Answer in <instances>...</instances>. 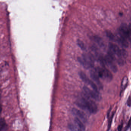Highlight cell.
Masks as SVG:
<instances>
[{
	"label": "cell",
	"mask_w": 131,
	"mask_h": 131,
	"mask_svg": "<svg viewBox=\"0 0 131 131\" xmlns=\"http://www.w3.org/2000/svg\"><path fill=\"white\" fill-rule=\"evenodd\" d=\"M95 70L99 78L107 82H110L112 80V74L105 67H97Z\"/></svg>",
	"instance_id": "obj_3"
},
{
	"label": "cell",
	"mask_w": 131,
	"mask_h": 131,
	"mask_svg": "<svg viewBox=\"0 0 131 131\" xmlns=\"http://www.w3.org/2000/svg\"><path fill=\"white\" fill-rule=\"evenodd\" d=\"M106 36L110 40L112 41L116 40V39L115 36L112 33L109 31H106Z\"/></svg>",
	"instance_id": "obj_15"
},
{
	"label": "cell",
	"mask_w": 131,
	"mask_h": 131,
	"mask_svg": "<svg viewBox=\"0 0 131 131\" xmlns=\"http://www.w3.org/2000/svg\"><path fill=\"white\" fill-rule=\"evenodd\" d=\"M72 113L74 116H77V117L80 120H82L83 122H87L86 116L83 112L77 108H73L72 109Z\"/></svg>",
	"instance_id": "obj_9"
},
{
	"label": "cell",
	"mask_w": 131,
	"mask_h": 131,
	"mask_svg": "<svg viewBox=\"0 0 131 131\" xmlns=\"http://www.w3.org/2000/svg\"><path fill=\"white\" fill-rule=\"evenodd\" d=\"M90 76L92 79V80L97 85L98 88L100 89L103 88V85L101 82L100 81V78L98 76V74H97L95 69L91 70L90 72Z\"/></svg>",
	"instance_id": "obj_8"
},
{
	"label": "cell",
	"mask_w": 131,
	"mask_h": 131,
	"mask_svg": "<svg viewBox=\"0 0 131 131\" xmlns=\"http://www.w3.org/2000/svg\"><path fill=\"white\" fill-rule=\"evenodd\" d=\"M128 27H129V29H130V33H131V24H130V25H128Z\"/></svg>",
	"instance_id": "obj_25"
},
{
	"label": "cell",
	"mask_w": 131,
	"mask_h": 131,
	"mask_svg": "<svg viewBox=\"0 0 131 131\" xmlns=\"http://www.w3.org/2000/svg\"><path fill=\"white\" fill-rule=\"evenodd\" d=\"M5 124H6V123H5V119H3V118H0V127L3 126Z\"/></svg>",
	"instance_id": "obj_20"
},
{
	"label": "cell",
	"mask_w": 131,
	"mask_h": 131,
	"mask_svg": "<svg viewBox=\"0 0 131 131\" xmlns=\"http://www.w3.org/2000/svg\"><path fill=\"white\" fill-rule=\"evenodd\" d=\"M8 128V127L6 124L3 126L0 127V131H7Z\"/></svg>",
	"instance_id": "obj_19"
},
{
	"label": "cell",
	"mask_w": 131,
	"mask_h": 131,
	"mask_svg": "<svg viewBox=\"0 0 131 131\" xmlns=\"http://www.w3.org/2000/svg\"><path fill=\"white\" fill-rule=\"evenodd\" d=\"M128 78L127 76H125L122 80L121 85V93L122 92L128 85Z\"/></svg>",
	"instance_id": "obj_13"
},
{
	"label": "cell",
	"mask_w": 131,
	"mask_h": 131,
	"mask_svg": "<svg viewBox=\"0 0 131 131\" xmlns=\"http://www.w3.org/2000/svg\"><path fill=\"white\" fill-rule=\"evenodd\" d=\"M68 128L71 131H82L76 125L72 123L69 124Z\"/></svg>",
	"instance_id": "obj_14"
},
{
	"label": "cell",
	"mask_w": 131,
	"mask_h": 131,
	"mask_svg": "<svg viewBox=\"0 0 131 131\" xmlns=\"http://www.w3.org/2000/svg\"><path fill=\"white\" fill-rule=\"evenodd\" d=\"M127 105L129 107H131V97L130 96L128 98L127 101Z\"/></svg>",
	"instance_id": "obj_22"
},
{
	"label": "cell",
	"mask_w": 131,
	"mask_h": 131,
	"mask_svg": "<svg viewBox=\"0 0 131 131\" xmlns=\"http://www.w3.org/2000/svg\"><path fill=\"white\" fill-rule=\"evenodd\" d=\"M93 39L95 42L97 44L99 47L103 49L105 48L106 46L104 40L101 39V38L97 36H95L93 37Z\"/></svg>",
	"instance_id": "obj_10"
},
{
	"label": "cell",
	"mask_w": 131,
	"mask_h": 131,
	"mask_svg": "<svg viewBox=\"0 0 131 131\" xmlns=\"http://www.w3.org/2000/svg\"><path fill=\"white\" fill-rule=\"evenodd\" d=\"M131 125V117L130 118V119L129 120V122H128V124H127V126L126 127V128H125V131H127L128 130V128L130 127V126Z\"/></svg>",
	"instance_id": "obj_21"
},
{
	"label": "cell",
	"mask_w": 131,
	"mask_h": 131,
	"mask_svg": "<svg viewBox=\"0 0 131 131\" xmlns=\"http://www.w3.org/2000/svg\"><path fill=\"white\" fill-rule=\"evenodd\" d=\"M83 89L84 94L91 99L97 101H100L102 99V96L99 92L91 89L85 86H84Z\"/></svg>",
	"instance_id": "obj_4"
},
{
	"label": "cell",
	"mask_w": 131,
	"mask_h": 131,
	"mask_svg": "<svg viewBox=\"0 0 131 131\" xmlns=\"http://www.w3.org/2000/svg\"><path fill=\"white\" fill-rule=\"evenodd\" d=\"M116 40L121 46L124 48H127L129 46V43L126 39L119 36V37L116 38Z\"/></svg>",
	"instance_id": "obj_11"
},
{
	"label": "cell",
	"mask_w": 131,
	"mask_h": 131,
	"mask_svg": "<svg viewBox=\"0 0 131 131\" xmlns=\"http://www.w3.org/2000/svg\"><path fill=\"white\" fill-rule=\"evenodd\" d=\"M2 111V107L1 105H0V115H1Z\"/></svg>",
	"instance_id": "obj_24"
},
{
	"label": "cell",
	"mask_w": 131,
	"mask_h": 131,
	"mask_svg": "<svg viewBox=\"0 0 131 131\" xmlns=\"http://www.w3.org/2000/svg\"><path fill=\"white\" fill-rule=\"evenodd\" d=\"M79 76L81 80L85 83L87 84L91 87L92 89L94 91H99L98 87L92 80H91L87 76L85 73L82 71H80L79 73Z\"/></svg>",
	"instance_id": "obj_5"
},
{
	"label": "cell",
	"mask_w": 131,
	"mask_h": 131,
	"mask_svg": "<svg viewBox=\"0 0 131 131\" xmlns=\"http://www.w3.org/2000/svg\"><path fill=\"white\" fill-rule=\"evenodd\" d=\"M121 53H122V56L123 58H126L128 56V52L122 49L121 50Z\"/></svg>",
	"instance_id": "obj_18"
},
{
	"label": "cell",
	"mask_w": 131,
	"mask_h": 131,
	"mask_svg": "<svg viewBox=\"0 0 131 131\" xmlns=\"http://www.w3.org/2000/svg\"><path fill=\"white\" fill-rule=\"evenodd\" d=\"M109 50L113 53L116 56H117V58L122 57L121 50L119 47L115 44L112 43H110L108 44Z\"/></svg>",
	"instance_id": "obj_7"
},
{
	"label": "cell",
	"mask_w": 131,
	"mask_h": 131,
	"mask_svg": "<svg viewBox=\"0 0 131 131\" xmlns=\"http://www.w3.org/2000/svg\"><path fill=\"white\" fill-rule=\"evenodd\" d=\"M123 124L122 123L120 125H119V126L118 127L117 129L118 131H122V129L123 128Z\"/></svg>",
	"instance_id": "obj_23"
},
{
	"label": "cell",
	"mask_w": 131,
	"mask_h": 131,
	"mask_svg": "<svg viewBox=\"0 0 131 131\" xmlns=\"http://www.w3.org/2000/svg\"><path fill=\"white\" fill-rule=\"evenodd\" d=\"M104 59L106 65L108 66L113 73H116L118 70L116 64L115 63V61L110 57L108 54L106 55L105 56Z\"/></svg>",
	"instance_id": "obj_6"
},
{
	"label": "cell",
	"mask_w": 131,
	"mask_h": 131,
	"mask_svg": "<svg viewBox=\"0 0 131 131\" xmlns=\"http://www.w3.org/2000/svg\"><path fill=\"white\" fill-rule=\"evenodd\" d=\"M76 104L80 108L91 113H96L98 111L96 103L84 94L76 100Z\"/></svg>",
	"instance_id": "obj_1"
},
{
	"label": "cell",
	"mask_w": 131,
	"mask_h": 131,
	"mask_svg": "<svg viewBox=\"0 0 131 131\" xmlns=\"http://www.w3.org/2000/svg\"><path fill=\"white\" fill-rule=\"evenodd\" d=\"M78 61L85 69H90L94 67V60L93 56L90 54H84L82 56L78 58Z\"/></svg>",
	"instance_id": "obj_2"
},
{
	"label": "cell",
	"mask_w": 131,
	"mask_h": 131,
	"mask_svg": "<svg viewBox=\"0 0 131 131\" xmlns=\"http://www.w3.org/2000/svg\"><path fill=\"white\" fill-rule=\"evenodd\" d=\"M77 45L78 46L81 48V49L82 50H85V47L84 43L82 41L78 40L77 41Z\"/></svg>",
	"instance_id": "obj_17"
},
{
	"label": "cell",
	"mask_w": 131,
	"mask_h": 131,
	"mask_svg": "<svg viewBox=\"0 0 131 131\" xmlns=\"http://www.w3.org/2000/svg\"><path fill=\"white\" fill-rule=\"evenodd\" d=\"M116 112H113L111 116H110V117L108 118V128H107V131H109L110 129L111 128V126L112 123V122L113 119V116H114L115 114L116 113Z\"/></svg>",
	"instance_id": "obj_16"
},
{
	"label": "cell",
	"mask_w": 131,
	"mask_h": 131,
	"mask_svg": "<svg viewBox=\"0 0 131 131\" xmlns=\"http://www.w3.org/2000/svg\"><path fill=\"white\" fill-rule=\"evenodd\" d=\"M74 122L76 123V125L82 131H84L85 130V127L83 123H82L81 120L79 119L78 118H75L74 119Z\"/></svg>",
	"instance_id": "obj_12"
}]
</instances>
